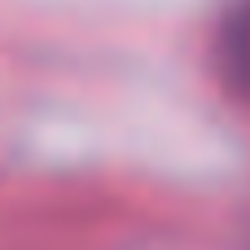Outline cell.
<instances>
[{"instance_id":"1","label":"cell","mask_w":250,"mask_h":250,"mask_svg":"<svg viewBox=\"0 0 250 250\" xmlns=\"http://www.w3.org/2000/svg\"><path fill=\"white\" fill-rule=\"evenodd\" d=\"M211 62L215 75L224 79V88L250 105V0H229L220 22H215V40H211Z\"/></svg>"}]
</instances>
